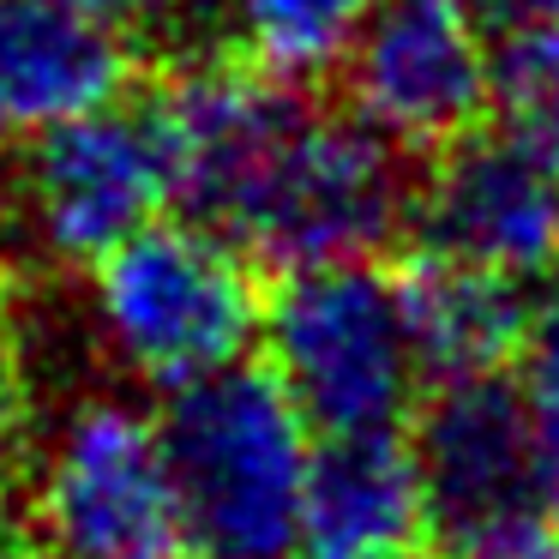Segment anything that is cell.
I'll return each instance as SVG.
<instances>
[{
    "instance_id": "obj_22",
    "label": "cell",
    "mask_w": 559,
    "mask_h": 559,
    "mask_svg": "<svg viewBox=\"0 0 559 559\" xmlns=\"http://www.w3.org/2000/svg\"><path fill=\"white\" fill-rule=\"evenodd\" d=\"M157 559H175V547H169V554H157Z\"/></svg>"
},
{
    "instance_id": "obj_19",
    "label": "cell",
    "mask_w": 559,
    "mask_h": 559,
    "mask_svg": "<svg viewBox=\"0 0 559 559\" xmlns=\"http://www.w3.org/2000/svg\"><path fill=\"white\" fill-rule=\"evenodd\" d=\"M25 415V355H19V313L0 283V433Z\"/></svg>"
},
{
    "instance_id": "obj_3",
    "label": "cell",
    "mask_w": 559,
    "mask_h": 559,
    "mask_svg": "<svg viewBox=\"0 0 559 559\" xmlns=\"http://www.w3.org/2000/svg\"><path fill=\"white\" fill-rule=\"evenodd\" d=\"M271 373L313 433H379L397 427L421 385L409 349L397 277L367 259L301 265L259 313Z\"/></svg>"
},
{
    "instance_id": "obj_17",
    "label": "cell",
    "mask_w": 559,
    "mask_h": 559,
    "mask_svg": "<svg viewBox=\"0 0 559 559\" xmlns=\"http://www.w3.org/2000/svg\"><path fill=\"white\" fill-rule=\"evenodd\" d=\"M445 559H559V523L547 518V506L518 511V518L445 542Z\"/></svg>"
},
{
    "instance_id": "obj_12",
    "label": "cell",
    "mask_w": 559,
    "mask_h": 559,
    "mask_svg": "<svg viewBox=\"0 0 559 559\" xmlns=\"http://www.w3.org/2000/svg\"><path fill=\"white\" fill-rule=\"evenodd\" d=\"M127 31L61 7L0 0V121L43 133L127 91Z\"/></svg>"
},
{
    "instance_id": "obj_11",
    "label": "cell",
    "mask_w": 559,
    "mask_h": 559,
    "mask_svg": "<svg viewBox=\"0 0 559 559\" xmlns=\"http://www.w3.org/2000/svg\"><path fill=\"white\" fill-rule=\"evenodd\" d=\"M427 530L421 475L397 427L313 445L289 559H409Z\"/></svg>"
},
{
    "instance_id": "obj_14",
    "label": "cell",
    "mask_w": 559,
    "mask_h": 559,
    "mask_svg": "<svg viewBox=\"0 0 559 559\" xmlns=\"http://www.w3.org/2000/svg\"><path fill=\"white\" fill-rule=\"evenodd\" d=\"M247 61L277 79H319L343 61L373 0H223Z\"/></svg>"
},
{
    "instance_id": "obj_2",
    "label": "cell",
    "mask_w": 559,
    "mask_h": 559,
    "mask_svg": "<svg viewBox=\"0 0 559 559\" xmlns=\"http://www.w3.org/2000/svg\"><path fill=\"white\" fill-rule=\"evenodd\" d=\"M259 313L265 301L247 253L193 217H151L91 259V325L103 349L145 385L181 391L229 361H247Z\"/></svg>"
},
{
    "instance_id": "obj_8",
    "label": "cell",
    "mask_w": 559,
    "mask_h": 559,
    "mask_svg": "<svg viewBox=\"0 0 559 559\" xmlns=\"http://www.w3.org/2000/svg\"><path fill=\"white\" fill-rule=\"evenodd\" d=\"M415 229L427 253L499 271V277H547L559 265V169L518 133H487L481 121L439 145L421 193Z\"/></svg>"
},
{
    "instance_id": "obj_18",
    "label": "cell",
    "mask_w": 559,
    "mask_h": 559,
    "mask_svg": "<svg viewBox=\"0 0 559 559\" xmlns=\"http://www.w3.org/2000/svg\"><path fill=\"white\" fill-rule=\"evenodd\" d=\"M493 49H518V43L559 37V0H469Z\"/></svg>"
},
{
    "instance_id": "obj_1",
    "label": "cell",
    "mask_w": 559,
    "mask_h": 559,
    "mask_svg": "<svg viewBox=\"0 0 559 559\" xmlns=\"http://www.w3.org/2000/svg\"><path fill=\"white\" fill-rule=\"evenodd\" d=\"M175 530L199 559H289L313 427L271 367L229 361L175 391L163 415Z\"/></svg>"
},
{
    "instance_id": "obj_20",
    "label": "cell",
    "mask_w": 559,
    "mask_h": 559,
    "mask_svg": "<svg viewBox=\"0 0 559 559\" xmlns=\"http://www.w3.org/2000/svg\"><path fill=\"white\" fill-rule=\"evenodd\" d=\"M61 7H79V13L103 19L115 31H133V25H157L163 13H175L181 0H61Z\"/></svg>"
},
{
    "instance_id": "obj_6",
    "label": "cell",
    "mask_w": 559,
    "mask_h": 559,
    "mask_svg": "<svg viewBox=\"0 0 559 559\" xmlns=\"http://www.w3.org/2000/svg\"><path fill=\"white\" fill-rule=\"evenodd\" d=\"M343 61L355 115L397 151L451 145L493 97V43L469 0H373Z\"/></svg>"
},
{
    "instance_id": "obj_7",
    "label": "cell",
    "mask_w": 559,
    "mask_h": 559,
    "mask_svg": "<svg viewBox=\"0 0 559 559\" xmlns=\"http://www.w3.org/2000/svg\"><path fill=\"white\" fill-rule=\"evenodd\" d=\"M169 205V151L151 103H103L43 127L25 163V211L55 259L91 265Z\"/></svg>"
},
{
    "instance_id": "obj_13",
    "label": "cell",
    "mask_w": 559,
    "mask_h": 559,
    "mask_svg": "<svg viewBox=\"0 0 559 559\" xmlns=\"http://www.w3.org/2000/svg\"><path fill=\"white\" fill-rule=\"evenodd\" d=\"M403 325L421 373L433 379H475V373H506L523 355L530 313L518 277L463 265L445 253H421L397 277Z\"/></svg>"
},
{
    "instance_id": "obj_16",
    "label": "cell",
    "mask_w": 559,
    "mask_h": 559,
    "mask_svg": "<svg viewBox=\"0 0 559 559\" xmlns=\"http://www.w3.org/2000/svg\"><path fill=\"white\" fill-rule=\"evenodd\" d=\"M547 301L530 313L523 337V403H530L535 439L547 463V493H559V265L547 271Z\"/></svg>"
},
{
    "instance_id": "obj_4",
    "label": "cell",
    "mask_w": 559,
    "mask_h": 559,
    "mask_svg": "<svg viewBox=\"0 0 559 559\" xmlns=\"http://www.w3.org/2000/svg\"><path fill=\"white\" fill-rule=\"evenodd\" d=\"M409 211V187L397 169V145L361 115L295 109L283 139L271 145L253 193L229 223V241L247 259L277 271L373 259L397 235Z\"/></svg>"
},
{
    "instance_id": "obj_15",
    "label": "cell",
    "mask_w": 559,
    "mask_h": 559,
    "mask_svg": "<svg viewBox=\"0 0 559 559\" xmlns=\"http://www.w3.org/2000/svg\"><path fill=\"white\" fill-rule=\"evenodd\" d=\"M493 85L506 91L511 133L530 139L559 169V37L493 49Z\"/></svg>"
},
{
    "instance_id": "obj_9",
    "label": "cell",
    "mask_w": 559,
    "mask_h": 559,
    "mask_svg": "<svg viewBox=\"0 0 559 559\" xmlns=\"http://www.w3.org/2000/svg\"><path fill=\"white\" fill-rule=\"evenodd\" d=\"M409 457L421 475L427 530H439V542L554 499L523 385H511L506 373L439 379V397L409 433Z\"/></svg>"
},
{
    "instance_id": "obj_5",
    "label": "cell",
    "mask_w": 559,
    "mask_h": 559,
    "mask_svg": "<svg viewBox=\"0 0 559 559\" xmlns=\"http://www.w3.org/2000/svg\"><path fill=\"white\" fill-rule=\"evenodd\" d=\"M49 559H157L181 542L163 427L127 397H85L55 421L37 463Z\"/></svg>"
},
{
    "instance_id": "obj_21",
    "label": "cell",
    "mask_w": 559,
    "mask_h": 559,
    "mask_svg": "<svg viewBox=\"0 0 559 559\" xmlns=\"http://www.w3.org/2000/svg\"><path fill=\"white\" fill-rule=\"evenodd\" d=\"M0 523H7V457H0Z\"/></svg>"
},
{
    "instance_id": "obj_23",
    "label": "cell",
    "mask_w": 559,
    "mask_h": 559,
    "mask_svg": "<svg viewBox=\"0 0 559 559\" xmlns=\"http://www.w3.org/2000/svg\"><path fill=\"white\" fill-rule=\"evenodd\" d=\"M0 133H7V121H0Z\"/></svg>"
},
{
    "instance_id": "obj_10",
    "label": "cell",
    "mask_w": 559,
    "mask_h": 559,
    "mask_svg": "<svg viewBox=\"0 0 559 559\" xmlns=\"http://www.w3.org/2000/svg\"><path fill=\"white\" fill-rule=\"evenodd\" d=\"M151 109H157L163 151H169V199L229 241L235 211L253 193L301 97L289 91V79L253 61H205L175 79Z\"/></svg>"
}]
</instances>
